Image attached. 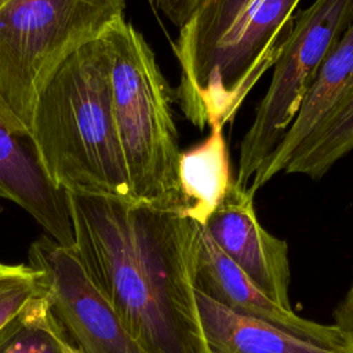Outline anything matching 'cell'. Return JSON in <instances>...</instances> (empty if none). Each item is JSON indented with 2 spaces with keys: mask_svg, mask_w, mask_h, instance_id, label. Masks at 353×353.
<instances>
[{
  "mask_svg": "<svg viewBox=\"0 0 353 353\" xmlns=\"http://www.w3.org/2000/svg\"><path fill=\"white\" fill-rule=\"evenodd\" d=\"M74 254L146 353H208L196 302L201 226L179 208L69 193Z\"/></svg>",
  "mask_w": 353,
  "mask_h": 353,
  "instance_id": "1",
  "label": "cell"
},
{
  "mask_svg": "<svg viewBox=\"0 0 353 353\" xmlns=\"http://www.w3.org/2000/svg\"><path fill=\"white\" fill-rule=\"evenodd\" d=\"M30 132L57 186L69 193L131 197L103 36L57 69L36 102Z\"/></svg>",
  "mask_w": 353,
  "mask_h": 353,
  "instance_id": "2",
  "label": "cell"
},
{
  "mask_svg": "<svg viewBox=\"0 0 353 353\" xmlns=\"http://www.w3.org/2000/svg\"><path fill=\"white\" fill-rule=\"evenodd\" d=\"M103 37L110 57L113 112L131 197L185 211L178 179L182 150L171 92L154 52L124 17Z\"/></svg>",
  "mask_w": 353,
  "mask_h": 353,
  "instance_id": "3",
  "label": "cell"
},
{
  "mask_svg": "<svg viewBox=\"0 0 353 353\" xmlns=\"http://www.w3.org/2000/svg\"><path fill=\"white\" fill-rule=\"evenodd\" d=\"M124 10L125 0H10L0 10V98L29 130L57 69Z\"/></svg>",
  "mask_w": 353,
  "mask_h": 353,
  "instance_id": "4",
  "label": "cell"
},
{
  "mask_svg": "<svg viewBox=\"0 0 353 353\" xmlns=\"http://www.w3.org/2000/svg\"><path fill=\"white\" fill-rule=\"evenodd\" d=\"M301 0H251L215 46L179 76L175 101L197 128L232 121L247 94L273 66Z\"/></svg>",
  "mask_w": 353,
  "mask_h": 353,
  "instance_id": "5",
  "label": "cell"
},
{
  "mask_svg": "<svg viewBox=\"0 0 353 353\" xmlns=\"http://www.w3.org/2000/svg\"><path fill=\"white\" fill-rule=\"evenodd\" d=\"M353 21V0H314L295 15L270 85L240 142L236 182L248 188L295 119L324 59Z\"/></svg>",
  "mask_w": 353,
  "mask_h": 353,
  "instance_id": "6",
  "label": "cell"
},
{
  "mask_svg": "<svg viewBox=\"0 0 353 353\" xmlns=\"http://www.w3.org/2000/svg\"><path fill=\"white\" fill-rule=\"evenodd\" d=\"M29 265L40 274V291L77 353H146L85 274L73 250L48 234L29 248Z\"/></svg>",
  "mask_w": 353,
  "mask_h": 353,
  "instance_id": "7",
  "label": "cell"
},
{
  "mask_svg": "<svg viewBox=\"0 0 353 353\" xmlns=\"http://www.w3.org/2000/svg\"><path fill=\"white\" fill-rule=\"evenodd\" d=\"M216 247L270 299L285 309L290 265L284 240L270 234L259 223L254 193L233 178L225 196L203 225Z\"/></svg>",
  "mask_w": 353,
  "mask_h": 353,
  "instance_id": "8",
  "label": "cell"
},
{
  "mask_svg": "<svg viewBox=\"0 0 353 353\" xmlns=\"http://www.w3.org/2000/svg\"><path fill=\"white\" fill-rule=\"evenodd\" d=\"M0 199L23 208L52 240L66 248H74L68 192L48 176L30 130L1 98Z\"/></svg>",
  "mask_w": 353,
  "mask_h": 353,
  "instance_id": "9",
  "label": "cell"
},
{
  "mask_svg": "<svg viewBox=\"0 0 353 353\" xmlns=\"http://www.w3.org/2000/svg\"><path fill=\"white\" fill-rule=\"evenodd\" d=\"M196 290L228 309L262 320L302 339L332 346L349 347L341 331L296 316L265 295L210 239L201 226L196 266ZM350 349V347H349Z\"/></svg>",
  "mask_w": 353,
  "mask_h": 353,
  "instance_id": "10",
  "label": "cell"
},
{
  "mask_svg": "<svg viewBox=\"0 0 353 353\" xmlns=\"http://www.w3.org/2000/svg\"><path fill=\"white\" fill-rule=\"evenodd\" d=\"M353 87V21L324 59L312 87L279 146L259 167L248 185L254 194L277 174L284 172L299 146L335 112Z\"/></svg>",
  "mask_w": 353,
  "mask_h": 353,
  "instance_id": "11",
  "label": "cell"
},
{
  "mask_svg": "<svg viewBox=\"0 0 353 353\" xmlns=\"http://www.w3.org/2000/svg\"><path fill=\"white\" fill-rule=\"evenodd\" d=\"M196 302L208 353H352L349 347L314 343L236 313L197 290Z\"/></svg>",
  "mask_w": 353,
  "mask_h": 353,
  "instance_id": "12",
  "label": "cell"
},
{
  "mask_svg": "<svg viewBox=\"0 0 353 353\" xmlns=\"http://www.w3.org/2000/svg\"><path fill=\"white\" fill-rule=\"evenodd\" d=\"M208 137L181 153L178 179L186 215L204 225L226 193L233 176L223 127L211 124Z\"/></svg>",
  "mask_w": 353,
  "mask_h": 353,
  "instance_id": "13",
  "label": "cell"
},
{
  "mask_svg": "<svg viewBox=\"0 0 353 353\" xmlns=\"http://www.w3.org/2000/svg\"><path fill=\"white\" fill-rule=\"evenodd\" d=\"M353 150V87L328 120L290 159L284 172L323 176Z\"/></svg>",
  "mask_w": 353,
  "mask_h": 353,
  "instance_id": "14",
  "label": "cell"
},
{
  "mask_svg": "<svg viewBox=\"0 0 353 353\" xmlns=\"http://www.w3.org/2000/svg\"><path fill=\"white\" fill-rule=\"evenodd\" d=\"M0 353H77L52 316L41 291L1 330Z\"/></svg>",
  "mask_w": 353,
  "mask_h": 353,
  "instance_id": "15",
  "label": "cell"
},
{
  "mask_svg": "<svg viewBox=\"0 0 353 353\" xmlns=\"http://www.w3.org/2000/svg\"><path fill=\"white\" fill-rule=\"evenodd\" d=\"M251 0H207L178 30L174 52L179 76L188 73L221 39Z\"/></svg>",
  "mask_w": 353,
  "mask_h": 353,
  "instance_id": "16",
  "label": "cell"
},
{
  "mask_svg": "<svg viewBox=\"0 0 353 353\" xmlns=\"http://www.w3.org/2000/svg\"><path fill=\"white\" fill-rule=\"evenodd\" d=\"M40 294V274L30 265L0 262V330Z\"/></svg>",
  "mask_w": 353,
  "mask_h": 353,
  "instance_id": "17",
  "label": "cell"
},
{
  "mask_svg": "<svg viewBox=\"0 0 353 353\" xmlns=\"http://www.w3.org/2000/svg\"><path fill=\"white\" fill-rule=\"evenodd\" d=\"M207 0H152L153 6L178 29L182 28Z\"/></svg>",
  "mask_w": 353,
  "mask_h": 353,
  "instance_id": "18",
  "label": "cell"
},
{
  "mask_svg": "<svg viewBox=\"0 0 353 353\" xmlns=\"http://www.w3.org/2000/svg\"><path fill=\"white\" fill-rule=\"evenodd\" d=\"M335 327L341 331L353 353V281L345 299L335 310Z\"/></svg>",
  "mask_w": 353,
  "mask_h": 353,
  "instance_id": "19",
  "label": "cell"
},
{
  "mask_svg": "<svg viewBox=\"0 0 353 353\" xmlns=\"http://www.w3.org/2000/svg\"><path fill=\"white\" fill-rule=\"evenodd\" d=\"M8 1H10V0H0V10H1V8H3Z\"/></svg>",
  "mask_w": 353,
  "mask_h": 353,
  "instance_id": "20",
  "label": "cell"
}]
</instances>
